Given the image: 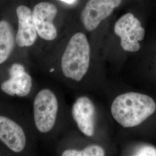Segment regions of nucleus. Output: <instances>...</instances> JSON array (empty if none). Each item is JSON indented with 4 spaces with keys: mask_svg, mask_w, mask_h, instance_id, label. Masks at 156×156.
Instances as JSON below:
<instances>
[{
    "mask_svg": "<svg viewBox=\"0 0 156 156\" xmlns=\"http://www.w3.org/2000/svg\"><path fill=\"white\" fill-rule=\"evenodd\" d=\"M73 119L80 131L87 136L94 134L95 108L92 101L87 97H80L72 108Z\"/></svg>",
    "mask_w": 156,
    "mask_h": 156,
    "instance_id": "8",
    "label": "nucleus"
},
{
    "mask_svg": "<svg viewBox=\"0 0 156 156\" xmlns=\"http://www.w3.org/2000/svg\"><path fill=\"white\" fill-rule=\"evenodd\" d=\"M18 30L15 41L19 47H29L33 45L37 38V31L34 22L33 13L26 6L17 7Z\"/></svg>",
    "mask_w": 156,
    "mask_h": 156,
    "instance_id": "9",
    "label": "nucleus"
},
{
    "mask_svg": "<svg viewBox=\"0 0 156 156\" xmlns=\"http://www.w3.org/2000/svg\"><path fill=\"white\" fill-rule=\"evenodd\" d=\"M62 156H104L105 155L104 149L99 145H89L81 151L68 149L64 151Z\"/></svg>",
    "mask_w": 156,
    "mask_h": 156,
    "instance_id": "12",
    "label": "nucleus"
},
{
    "mask_svg": "<svg viewBox=\"0 0 156 156\" xmlns=\"http://www.w3.org/2000/svg\"><path fill=\"white\" fill-rule=\"evenodd\" d=\"M122 0H89L81 14L84 27L88 31L94 30L101 22L111 15Z\"/></svg>",
    "mask_w": 156,
    "mask_h": 156,
    "instance_id": "5",
    "label": "nucleus"
},
{
    "mask_svg": "<svg viewBox=\"0 0 156 156\" xmlns=\"http://www.w3.org/2000/svg\"><path fill=\"white\" fill-rule=\"evenodd\" d=\"M58 111V102L55 94L49 89L41 90L33 103L34 123L39 132L47 133L53 128Z\"/></svg>",
    "mask_w": 156,
    "mask_h": 156,
    "instance_id": "3",
    "label": "nucleus"
},
{
    "mask_svg": "<svg viewBox=\"0 0 156 156\" xmlns=\"http://www.w3.org/2000/svg\"><path fill=\"white\" fill-rule=\"evenodd\" d=\"M32 13L39 37L47 41L55 39L57 31L53 21L57 13L56 6L50 2H42L34 6Z\"/></svg>",
    "mask_w": 156,
    "mask_h": 156,
    "instance_id": "6",
    "label": "nucleus"
},
{
    "mask_svg": "<svg viewBox=\"0 0 156 156\" xmlns=\"http://www.w3.org/2000/svg\"><path fill=\"white\" fill-rule=\"evenodd\" d=\"M0 140L16 153L22 152L27 144L22 127L11 119L2 115H0Z\"/></svg>",
    "mask_w": 156,
    "mask_h": 156,
    "instance_id": "7",
    "label": "nucleus"
},
{
    "mask_svg": "<svg viewBox=\"0 0 156 156\" xmlns=\"http://www.w3.org/2000/svg\"><path fill=\"white\" fill-rule=\"evenodd\" d=\"M61 1H63V2H66L67 4H73L76 1V0H61Z\"/></svg>",
    "mask_w": 156,
    "mask_h": 156,
    "instance_id": "14",
    "label": "nucleus"
},
{
    "mask_svg": "<svg viewBox=\"0 0 156 156\" xmlns=\"http://www.w3.org/2000/svg\"><path fill=\"white\" fill-rule=\"evenodd\" d=\"M9 78L1 85V89L4 93L11 96L17 95L20 97L30 94L33 86V80L28 73L24 71L9 74Z\"/></svg>",
    "mask_w": 156,
    "mask_h": 156,
    "instance_id": "10",
    "label": "nucleus"
},
{
    "mask_svg": "<svg viewBox=\"0 0 156 156\" xmlns=\"http://www.w3.org/2000/svg\"><path fill=\"white\" fill-rule=\"evenodd\" d=\"M90 47L86 36L82 33L71 38L61 60L64 76L74 81L82 80L89 68Z\"/></svg>",
    "mask_w": 156,
    "mask_h": 156,
    "instance_id": "2",
    "label": "nucleus"
},
{
    "mask_svg": "<svg viewBox=\"0 0 156 156\" xmlns=\"http://www.w3.org/2000/svg\"><path fill=\"white\" fill-rule=\"evenodd\" d=\"M15 45V37L11 24L5 20L0 22V64L11 55Z\"/></svg>",
    "mask_w": 156,
    "mask_h": 156,
    "instance_id": "11",
    "label": "nucleus"
},
{
    "mask_svg": "<svg viewBox=\"0 0 156 156\" xmlns=\"http://www.w3.org/2000/svg\"><path fill=\"white\" fill-rule=\"evenodd\" d=\"M134 156H156V148L151 145H145L138 149L134 153Z\"/></svg>",
    "mask_w": 156,
    "mask_h": 156,
    "instance_id": "13",
    "label": "nucleus"
},
{
    "mask_svg": "<svg viewBox=\"0 0 156 156\" xmlns=\"http://www.w3.org/2000/svg\"><path fill=\"white\" fill-rule=\"evenodd\" d=\"M114 31L120 38V45L125 51L136 52L140 50L139 42L144 39L145 30L133 13L121 17L115 23Z\"/></svg>",
    "mask_w": 156,
    "mask_h": 156,
    "instance_id": "4",
    "label": "nucleus"
},
{
    "mask_svg": "<svg viewBox=\"0 0 156 156\" xmlns=\"http://www.w3.org/2000/svg\"><path fill=\"white\" fill-rule=\"evenodd\" d=\"M112 115L121 126L131 128L144 122L156 111V103L150 96L128 92L115 98L111 108Z\"/></svg>",
    "mask_w": 156,
    "mask_h": 156,
    "instance_id": "1",
    "label": "nucleus"
}]
</instances>
